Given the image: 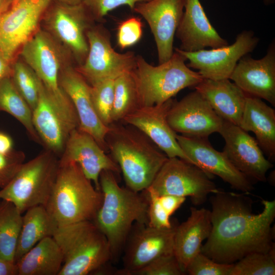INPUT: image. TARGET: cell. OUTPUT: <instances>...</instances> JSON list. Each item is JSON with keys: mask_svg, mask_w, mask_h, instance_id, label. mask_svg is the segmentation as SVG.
I'll list each match as a JSON object with an SVG mask.
<instances>
[{"mask_svg": "<svg viewBox=\"0 0 275 275\" xmlns=\"http://www.w3.org/2000/svg\"><path fill=\"white\" fill-rule=\"evenodd\" d=\"M245 193L219 190L210 197L211 229L201 252L213 260L233 264L246 255L266 253L275 246V200L262 199V211L253 212Z\"/></svg>", "mask_w": 275, "mask_h": 275, "instance_id": "obj_1", "label": "cell"}, {"mask_svg": "<svg viewBox=\"0 0 275 275\" xmlns=\"http://www.w3.org/2000/svg\"><path fill=\"white\" fill-rule=\"evenodd\" d=\"M99 184L103 199L92 222L107 239L112 260L116 261L133 224H148V199L145 194L121 187L109 171L101 172Z\"/></svg>", "mask_w": 275, "mask_h": 275, "instance_id": "obj_2", "label": "cell"}, {"mask_svg": "<svg viewBox=\"0 0 275 275\" xmlns=\"http://www.w3.org/2000/svg\"><path fill=\"white\" fill-rule=\"evenodd\" d=\"M109 127L105 139L107 150L122 173L126 187L136 192L144 191L168 157L134 127L116 123Z\"/></svg>", "mask_w": 275, "mask_h": 275, "instance_id": "obj_3", "label": "cell"}, {"mask_svg": "<svg viewBox=\"0 0 275 275\" xmlns=\"http://www.w3.org/2000/svg\"><path fill=\"white\" fill-rule=\"evenodd\" d=\"M101 190L72 161L59 159L53 187L45 207L58 226L93 221L102 203Z\"/></svg>", "mask_w": 275, "mask_h": 275, "instance_id": "obj_4", "label": "cell"}, {"mask_svg": "<svg viewBox=\"0 0 275 275\" xmlns=\"http://www.w3.org/2000/svg\"><path fill=\"white\" fill-rule=\"evenodd\" d=\"M23 62L42 82L56 109L71 128L78 126L79 120L70 99L61 88L59 76L64 57L61 45L46 31L39 29L21 47Z\"/></svg>", "mask_w": 275, "mask_h": 275, "instance_id": "obj_5", "label": "cell"}, {"mask_svg": "<svg viewBox=\"0 0 275 275\" xmlns=\"http://www.w3.org/2000/svg\"><path fill=\"white\" fill-rule=\"evenodd\" d=\"M186 59L175 51L171 58L157 66L136 56L135 66L131 72L137 92L139 106L163 103L181 90L195 87L203 77L189 68Z\"/></svg>", "mask_w": 275, "mask_h": 275, "instance_id": "obj_6", "label": "cell"}, {"mask_svg": "<svg viewBox=\"0 0 275 275\" xmlns=\"http://www.w3.org/2000/svg\"><path fill=\"white\" fill-rule=\"evenodd\" d=\"M52 237L64 258L59 275L89 274L112 261L107 240L92 221L58 226Z\"/></svg>", "mask_w": 275, "mask_h": 275, "instance_id": "obj_7", "label": "cell"}, {"mask_svg": "<svg viewBox=\"0 0 275 275\" xmlns=\"http://www.w3.org/2000/svg\"><path fill=\"white\" fill-rule=\"evenodd\" d=\"M59 159L45 150L24 162L13 179L0 190V200L13 203L22 213L46 205L56 178Z\"/></svg>", "mask_w": 275, "mask_h": 275, "instance_id": "obj_8", "label": "cell"}, {"mask_svg": "<svg viewBox=\"0 0 275 275\" xmlns=\"http://www.w3.org/2000/svg\"><path fill=\"white\" fill-rule=\"evenodd\" d=\"M41 20L46 31L64 47L78 66L82 64L89 50L87 33L95 21L85 6L81 3L51 1Z\"/></svg>", "mask_w": 275, "mask_h": 275, "instance_id": "obj_9", "label": "cell"}, {"mask_svg": "<svg viewBox=\"0 0 275 275\" xmlns=\"http://www.w3.org/2000/svg\"><path fill=\"white\" fill-rule=\"evenodd\" d=\"M211 175L180 158H168L149 186L159 196L171 195L190 197L195 206L206 202L210 194L219 189Z\"/></svg>", "mask_w": 275, "mask_h": 275, "instance_id": "obj_10", "label": "cell"}, {"mask_svg": "<svg viewBox=\"0 0 275 275\" xmlns=\"http://www.w3.org/2000/svg\"><path fill=\"white\" fill-rule=\"evenodd\" d=\"M89 50L86 58L76 69L92 85L106 79H115L131 72L136 56L131 51L120 53L112 47L109 32L101 26H92L87 33Z\"/></svg>", "mask_w": 275, "mask_h": 275, "instance_id": "obj_11", "label": "cell"}, {"mask_svg": "<svg viewBox=\"0 0 275 275\" xmlns=\"http://www.w3.org/2000/svg\"><path fill=\"white\" fill-rule=\"evenodd\" d=\"M259 41L252 31L244 30L238 34L231 45L186 52L175 48L189 61L187 66L197 70L203 79H229L239 60L253 51Z\"/></svg>", "mask_w": 275, "mask_h": 275, "instance_id": "obj_12", "label": "cell"}, {"mask_svg": "<svg viewBox=\"0 0 275 275\" xmlns=\"http://www.w3.org/2000/svg\"><path fill=\"white\" fill-rule=\"evenodd\" d=\"M51 0H18L0 16V52L8 61L38 30Z\"/></svg>", "mask_w": 275, "mask_h": 275, "instance_id": "obj_13", "label": "cell"}, {"mask_svg": "<svg viewBox=\"0 0 275 275\" xmlns=\"http://www.w3.org/2000/svg\"><path fill=\"white\" fill-rule=\"evenodd\" d=\"M123 251L124 268L116 274L130 275L161 256L174 254V239L176 226L170 229H157L148 224H135Z\"/></svg>", "mask_w": 275, "mask_h": 275, "instance_id": "obj_14", "label": "cell"}, {"mask_svg": "<svg viewBox=\"0 0 275 275\" xmlns=\"http://www.w3.org/2000/svg\"><path fill=\"white\" fill-rule=\"evenodd\" d=\"M167 120L176 133L200 138H208L210 134L219 132L223 123V120L196 90L180 100L173 101Z\"/></svg>", "mask_w": 275, "mask_h": 275, "instance_id": "obj_15", "label": "cell"}, {"mask_svg": "<svg viewBox=\"0 0 275 275\" xmlns=\"http://www.w3.org/2000/svg\"><path fill=\"white\" fill-rule=\"evenodd\" d=\"M218 133L225 142L223 152L233 166L250 180L266 182V173L273 166L256 139L239 126L224 120Z\"/></svg>", "mask_w": 275, "mask_h": 275, "instance_id": "obj_16", "label": "cell"}, {"mask_svg": "<svg viewBox=\"0 0 275 275\" xmlns=\"http://www.w3.org/2000/svg\"><path fill=\"white\" fill-rule=\"evenodd\" d=\"M182 150L193 163L206 173L216 175L234 189L250 194L254 189L251 180L239 172L224 153L215 150L208 138L176 136Z\"/></svg>", "mask_w": 275, "mask_h": 275, "instance_id": "obj_17", "label": "cell"}, {"mask_svg": "<svg viewBox=\"0 0 275 275\" xmlns=\"http://www.w3.org/2000/svg\"><path fill=\"white\" fill-rule=\"evenodd\" d=\"M184 0H149L137 3L133 10L147 22L155 41L158 63L174 53L173 42L184 11Z\"/></svg>", "mask_w": 275, "mask_h": 275, "instance_id": "obj_18", "label": "cell"}, {"mask_svg": "<svg viewBox=\"0 0 275 275\" xmlns=\"http://www.w3.org/2000/svg\"><path fill=\"white\" fill-rule=\"evenodd\" d=\"M60 84L72 103L79 120L78 128L91 135L106 151V136L109 129L99 118L91 96V86L71 64H65L60 73Z\"/></svg>", "mask_w": 275, "mask_h": 275, "instance_id": "obj_19", "label": "cell"}, {"mask_svg": "<svg viewBox=\"0 0 275 275\" xmlns=\"http://www.w3.org/2000/svg\"><path fill=\"white\" fill-rule=\"evenodd\" d=\"M173 101L171 98L160 104L139 107L122 121L144 133L168 158L177 157L193 163L179 146L177 133L167 120Z\"/></svg>", "mask_w": 275, "mask_h": 275, "instance_id": "obj_20", "label": "cell"}, {"mask_svg": "<svg viewBox=\"0 0 275 275\" xmlns=\"http://www.w3.org/2000/svg\"><path fill=\"white\" fill-rule=\"evenodd\" d=\"M246 95L263 99L275 105V41L266 54L255 59L249 54L242 57L230 77Z\"/></svg>", "mask_w": 275, "mask_h": 275, "instance_id": "obj_21", "label": "cell"}, {"mask_svg": "<svg viewBox=\"0 0 275 275\" xmlns=\"http://www.w3.org/2000/svg\"><path fill=\"white\" fill-rule=\"evenodd\" d=\"M59 159L78 164L98 190H100L99 176L102 171L120 172L118 165L105 153L95 139L78 128L70 133Z\"/></svg>", "mask_w": 275, "mask_h": 275, "instance_id": "obj_22", "label": "cell"}, {"mask_svg": "<svg viewBox=\"0 0 275 275\" xmlns=\"http://www.w3.org/2000/svg\"><path fill=\"white\" fill-rule=\"evenodd\" d=\"M184 10L175 34L181 42L179 49L194 52L229 44L212 25L199 0H184Z\"/></svg>", "mask_w": 275, "mask_h": 275, "instance_id": "obj_23", "label": "cell"}, {"mask_svg": "<svg viewBox=\"0 0 275 275\" xmlns=\"http://www.w3.org/2000/svg\"><path fill=\"white\" fill-rule=\"evenodd\" d=\"M34 128L46 150L61 156L72 132L49 97L40 80L38 102L32 111Z\"/></svg>", "mask_w": 275, "mask_h": 275, "instance_id": "obj_24", "label": "cell"}, {"mask_svg": "<svg viewBox=\"0 0 275 275\" xmlns=\"http://www.w3.org/2000/svg\"><path fill=\"white\" fill-rule=\"evenodd\" d=\"M188 218L176 226L174 239V253L186 273L191 260L201 252L202 243L210 233V210L192 207Z\"/></svg>", "mask_w": 275, "mask_h": 275, "instance_id": "obj_25", "label": "cell"}, {"mask_svg": "<svg viewBox=\"0 0 275 275\" xmlns=\"http://www.w3.org/2000/svg\"><path fill=\"white\" fill-rule=\"evenodd\" d=\"M194 88L223 120L239 126L247 95L230 79H203Z\"/></svg>", "mask_w": 275, "mask_h": 275, "instance_id": "obj_26", "label": "cell"}, {"mask_svg": "<svg viewBox=\"0 0 275 275\" xmlns=\"http://www.w3.org/2000/svg\"><path fill=\"white\" fill-rule=\"evenodd\" d=\"M239 126L253 132L264 154L270 161L275 160V111L261 99L246 96Z\"/></svg>", "mask_w": 275, "mask_h": 275, "instance_id": "obj_27", "label": "cell"}, {"mask_svg": "<svg viewBox=\"0 0 275 275\" xmlns=\"http://www.w3.org/2000/svg\"><path fill=\"white\" fill-rule=\"evenodd\" d=\"M63 255L52 237L38 242L16 262L18 275H59Z\"/></svg>", "mask_w": 275, "mask_h": 275, "instance_id": "obj_28", "label": "cell"}, {"mask_svg": "<svg viewBox=\"0 0 275 275\" xmlns=\"http://www.w3.org/2000/svg\"><path fill=\"white\" fill-rule=\"evenodd\" d=\"M57 227L44 206H36L28 209L22 216L15 261L16 262L43 238L52 237Z\"/></svg>", "mask_w": 275, "mask_h": 275, "instance_id": "obj_29", "label": "cell"}, {"mask_svg": "<svg viewBox=\"0 0 275 275\" xmlns=\"http://www.w3.org/2000/svg\"><path fill=\"white\" fill-rule=\"evenodd\" d=\"M0 112L12 116L23 126L32 140L42 144L33 123L32 111L17 90L11 76L0 82Z\"/></svg>", "mask_w": 275, "mask_h": 275, "instance_id": "obj_30", "label": "cell"}, {"mask_svg": "<svg viewBox=\"0 0 275 275\" xmlns=\"http://www.w3.org/2000/svg\"><path fill=\"white\" fill-rule=\"evenodd\" d=\"M22 214L12 202L0 200V257L14 260Z\"/></svg>", "mask_w": 275, "mask_h": 275, "instance_id": "obj_31", "label": "cell"}, {"mask_svg": "<svg viewBox=\"0 0 275 275\" xmlns=\"http://www.w3.org/2000/svg\"><path fill=\"white\" fill-rule=\"evenodd\" d=\"M139 107L137 92L131 72L119 75L114 81L112 123L122 121L125 117Z\"/></svg>", "mask_w": 275, "mask_h": 275, "instance_id": "obj_32", "label": "cell"}, {"mask_svg": "<svg viewBox=\"0 0 275 275\" xmlns=\"http://www.w3.org/2000/svg\"><path fill=\"white\" fill-rule=\"evenodd\" d=\"M275 246L266 253L248 254L233 264L230 275H274Z\"/></svg>", "mask_w": 275, "mask_h": 275, "instance_id": "obj_33", "label": "cell"}, {"mask_svg": "<svg viewBox=\"0 0 275 275\" xmlns=\"http://www.w3.org/2000/svg\"><path fill=\"white\" fill-rule=\"evenodd\" d=\"M11 78L17 90L32 111L38 102L40 79L24 62L18 61L12 66Z\"/></svg>", "mask_w": 275, "mask_h": 275, "instance_id": "obj_34", "label": "cell"}, {"mask_svg": "<svg viewBox=\"0 0 275 275\" xmlns=\"http://www.w3.org/2000/svg\"><path fill=\"white\" fill-rule=\"evenodd\" d=\"M115 79H106L91 86L93 105L99 118L106 126L112 123Z\"/></svg>", "mask_w": 275, "mask_h": 275, "instance_id": "obj_35", "label": "cell"}, {"mask_svg": "<svg viewBox=\"0 0 275 275\" xmlns=\"http://www.w3.org/2000/svg\"><path fill=\"white\" fill-rule=\"evenodd\" d=\"M233 264L216 262L201 252L189 263L186 273L189 275H230Z\"/></svg>", "mask_w": 275, "mask_h": 275, "instance_id": "obj_36", "label": "cell"}, {"mask_svg": "<svg viewBox=\"0 0 275 275\" xmlns=\"http://www.w3.org/2000/svg\"><path fill=\"white\" fill-rule=\"evenodd\" d=\"M181 268L174 253L159 257L130 275H183Z\"/></svg>", "mask_w": 275, "mask_h": 275, "instance_id": "obj_37", "label": "cell"}, {"mask_svg": "<svg viewBox=\"0 0 275 275\" xmlns=\"http://www.w3.org/2000/svg\"><path fill=\"white\" fill-rule=\"evenodd\" d=\"M148 202V225L157 229H170L173 225L170 216L161 205L159 196L150 187L144 191Z\"/></svg>", "mask_w": 275, "mask_h": 275, "instance_id": "obj_38", "label": "cell"}, {"mask_svg": "<svg viewBox=\"0 0 275 275\" xmlns=\"http://www.w3.org/2000/svg\"><path fill=\"white\" fill-rule=\"evenodd\" d=\"M141 19L132 17L122 21L118 26L117 41L121 49H125L138 43L143 34Z\"/></svg>", "mask_w": 275, "mask_h": 275, "instance_id": "obj_39", "label": "cell"}, {"mask_svg": "<svg viewBox=\"0 0 275 275\" xmlns=\"http://www.w3.org/2000/svg\"><path fill=\"white\" fill-rule=\"evenodd\" d=\"M149 0H81L95 20L101 21L110 11L126 5L133 10L135 5Z\"/></svg>", "mask_w": 275, "mask_h": 275, "instance_id": "obj_40", "label": "cell"}, {"mask_svg": "<svg viewBox=\"0 0 275 275\" xmlns=\"http://www.w3.org/2000/svg\"><path fill=\"white\" fill-rule=\"evenodd\" d=\"M25 156L21 151L0 153V187L6 185L24 162Z\"/></svg>", "mask_w": 275, "mask_h": 275, "instance_id": "obj_41", "label": "cell"}, {"mask_svg": "<svg viewBox=\"0 0 275 275\" xmlns=\"http://www.w3.org/2000/svg\"><path fill=\"white\" fill-rule=\"evenodd\" d=\"M159 199L163 208L171 216L184 203L186 198L171 195H163L159 196Z\"/></svg>", "mask_w": 275, "mask_h": 275, "instance_id": "obj_42", "label": "cell"}, {"mask_svg": "<svg viewBox=\"0 0 275 275\" xmlns=\"http://www.w3.org/2000/svg\"><path fill=\"white\" fill-rule=\"evenodd\" d=\"M0 275H18L17 263L0 257Z\"/></svg>", "mask_w": 275, "mask_h": 275, "instance_id": "obj_43", "label": "cell"}, {"mask_svg": "<svg viewBox=\"0 0 275 275\" xmlns=\"http://www.w3.org/2000/svg\"><path fill=\"white\" fill-rule=\"evenodd\" d=\"M14 150L12 138L8 134L0 131V153H8Z\"/></svg>", "mask_w": 275, "mask_h": 275, "instance_id": "obj_44", "label": "cell"}, {"mask_svg": "<svg viewBox=\"0 0 275 275\" xmlns=\"http://www.w3.org/2000/svg\"><path fill=\"white\" fill-rule=\"evenodd\" d=\"M10 63L0 52V82L5 78L11 76L12 68Z\"/></svg>", "mask_w": 275, "mask_h": 275, "instance_id": "obj_45", "label": "cell"}, {"mask_svg": "<svg viewBox=\"0 0 275 275\" xmlns=\"http://www.w3.org/2000/svg\"><path fill=\"white\" fill-rule=\"evenodd\" d=\"M13 0H0V16L11 7Z\"/></svg>", "mask_w": 275, "mask_h": 275, "instance_id": "obj_46", "label": "cell"}, {"mask_svg": "<svg viewBox=\"0 0 275 275\" xmlns=\"http://www.w3.org/2000/svg\"><path fill=\"white\" fill-rule=\"evenodd\" d=\"M53 1L58 2L62 3L71 4V5H76L79 3H81V0H51Z\"/></svg>", "mask_w": 275, "mask_h": 275, "instance_id": "obj_47", "label": "cell"}, {"mask_svg": "<svg viewBox=\"0 0 275 275\" xmlns=\"http://www.w3.org/2000/svg\"><path fill=\"white\" fill-rule=\"evenodd\" d=\"M264 3L266 5H271L274 3V0H263Z\"/></svg>", "mask_w": 275, "mask_h": 275, "instance_id": "obj_48", "label": "cell"}, {"mask_svg": "<svg viewBox=\"0 0 275 275\" xmlns=\"http://www.w3.org/2000/svg\"><path fill=\"white\" fill-rule=\"evenodd\" d=\"M274 175V173L273 174V172L270 173L271 179H269L270 182L273 185V176Z\"/></svg>", "mask_w": 275, "mask_h": 275, "instance_id": "obj_49", "label": "cell"}, {"mask_svg": "<svg viewBox=\"0 0 275 275\" xmlns=\"http://www.w3.org/2000/svg\"><path fill=\"white\" fill-rule=\"evenodd\" d=\"M17 1H18V0H13V3H14V2H16ZM13 3H12V4H13Z\"/></svg>", "mask_w": 275, "mask_h": 275, "instance_id": "obj_50", "label": "cell"}]
</instances>
